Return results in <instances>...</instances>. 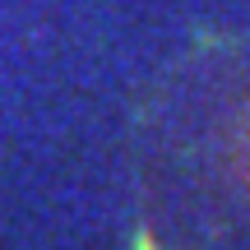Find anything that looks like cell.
<instances>
[{"instance_id":"6da1fadb","label":"cell","mask_w":250,"mask_h":250,"mask_svg":"<svg viewBox=\"0 0 250 250\" xmlns=\"http://www.w3.org/2000/svg\"><path fill=\"white\" fill-rule=\"evenodd\" d=\"M139 250H153V246H148V241H144V246H139Z\"/></svg>"}]
</instances>
